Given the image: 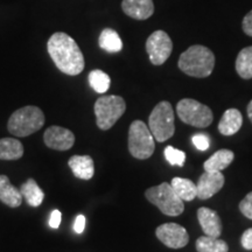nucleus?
<instances>
[{
  "instance_id": "obj_5",
  "label": "nucleus",
  "mask_w": 252,
  "mask_h": 252,
  "mask_svg": "<svg viewBox=\"0 0 252 252\" xmlns=\"http://www.w3.org/2000/svg\"><path fill=\"white\" fill-rule=\"evenodd\" d=\"M149 128L152 132L154 139L163 143L173 137L175 132L174 111L171 103H158L149 117Z\"/></svg>"
},
{
  "instance_id": "obj_11",
  "label": "nucleus",
  "mask_w": 252,
  "mask_h": 252,
  "mask_svg": "<svg viewBox=\"0 0 252 252\" xmlns=\"http://www.w3.org/2000/svg\"><path fill=\"white\" fill-rule=\"evenodd\" d=\"M46 146L56 151L70 150L75 144V135L70 130L61 126H50L43 134Z\"/></svg>"
},
{
  "instance_id": "obj_25",
  "label": "nucleus",
  "mask_w": 252,
  "mask_h": 252,
  "mask_svg": "<svg viewBox=\"0 0 252 252\" xmlns=\"http://www.w3.org/2000/svg\"><path fill=\"white\" fill-rule=\"evenodd\" d=\"M89 83L96 93L105 94L109 90L111 80H110V76L106 72L96 69V70H93L89 74Z\"/></svg>"
},
{
  "instance_id": "obj_31",
  "label": "nucleus",
  "mask_w": 252,
  "mask_h": 252,
  "mask_svg": "<svg viewBox=\"0 0 252 252\" xmlns=\"http://www.w3.org/2000/svg\"><path fill=\"white\" fill-rule=\"evenodd\" d=\"M84 229H86V217H84V215H77L74 222L75 232L80 235L84 231Z\"/></svg>"
},
{
  "instance_id": "obj_9",
  "label": "nucleus",
  "mask_w": 252,
  "mask_h": 252,
  "mask_svg": "<svg viewBox=\"0 0 252 252\" xmlns=\"http://www.w3.org/2000/svg\"><path fill=\"white\" fill-rule=\"evenodd\" d=\"M146 50L150 61L154 65H161L172 54L173 43L168 34L163 31H156L146 41Z\"/></svg>"
},
{
  "instance_id": "obj_20",
  "label": "nucleus",
  "mask_w": 252,
  "mask_h": 252,
  "mask_svg": "<svg viewBox=\"0 0 252 252\" xmlns=\"http://www.w3.org/2000/svg\"><path fill=\"white\" fill-rule=\"evenodd\" d=\"M24 156V146L14 138L0 139V160H18Z\"/></svg>"
},
{
  "instance_id": "obj_27",
  "label": "nucleus",
  "mask_w": 252,
  "mask_h": 252,
  "mask_svg": "<svg viewBox=\"0 0 252 252\" xmlns=\"http://www.w3.org/2000/svg\"><path fill=\"white\" fill-rule=\"evenodd\" d=\"M191 141H193L194 146L196 147L198 151H207L210 146V139L207 134L204 133H197L191 137Z\"/></svg>"
},
{
  "instance_id": "obj_28",
  "label": "nucleus",
  "mask_w": 252,
  "mask_h": 252,
  "mask_svg": "<svg viewBox=\"0 0 252 252\" xmlns=\"http://www.w3.org/2000/svg\"><path fill=\"white\" fill-rule=\"evenodd\" d=\"M239 210L245 217L249 220H252V191L249 193L243 200L239 203Z\"/></svg>"
},
{
  "instance_id": "obj_1",
  "label": "nucleus",
  "mask_w": 252,
  "mask_h": 252,
  "mask_svg": "<svg viewBox=\"0 0 252 252\" xmlns=\"http://www.w3.org/2000/svg\"><path fill=\"white\" fill-rule=\"evenodd\" d=\"M47 49L55 65L69 76H76L84 69V58L80 47L68 34H53L47 43Z\"/></svg>"
},
{
  "instance_id": "obj_16",
  "label": "nucleus",
  "mask_w": 252,
  "mask_h": 252,
  "mask_svg": "<svg viewBox=\"0 0 252 252\" xmlns=\"http://www.w3.org/2000/svg\"><path fill=\"white\" fill-rule=\"evenodd\" d=\"M23 198L20 189L11 184L8 176L0 175V201L11 208H18L23 203Z\"/></svg>"
},
{
  "instance_id": "obj_3",
  "label": "nucleus",
  "mask_w": 252,
  "mask_h": 252,
  "mask_svg": "<svg viewBox=\"0 0 252 252\" xmlns=\"http://www.w3.org/2000/svg\"><path fill=\"white\" fill-rule=\"evenodd\" d=\"M45 125V115L37 106L27 105L12 113L7 128L15 137H27L35 133Z\"/></svg>"
},
{
  "instance_id": "obj_4",
  "label": "nucleus",
  "mask_w": 252,
  "mask_h": 252,
  "mask_svg": "<svg viewBox=\"0 0 252 252\" xmlns=\"http://www.w3.org/2000/svg\"><path fill=\"white\" fill-rule=\"evenodd\" d=\"M145 196L167 216H179L185 210L184 201L176 195L171 184L167 182L149 188L145 193Z\"/></svg>"
},
{
  "instance_id": "obj_18",
  "label": "nucleus",
  "mask_w": 252,
  "mask_h": 252,
  "mask_svg": "<svg viewBox=\"0 0 252 252\" xmlns=\"http://www.w3.org/2000/svg\"><path fill=\"white\" fill-rule=\"evenodd\" d=\"M235 154L230 150H220L213 154L207 161L203 163V168L206 172H220L230 166L234 161Z\"/></svg>"
},
{
  "instance_id": "obj_14",
  "label": "nucleus",
  "mask_w": 252,
  "mask_h": 252,
  "mask_svg": "<svg viewBox=\"0 0 252 252\" xmlns=\"http://www.w3.org/2000/svg\"><path fill=\"white\" fill-rule=\"evenodd\" d=\"M122 8L128 17L146 20L154 13L153 0H123Z\"/></svg>"
},
{
  "instance_id": "obj_10",
  "label": "nucleus",
  "mask_w": 252,
  "mask_h": 252,
  "mask_svg": "<svg viewBox=\"0 0 252 252\" xmlns=\"http://www.w3.org/2000/svg\"><path fill=\"white\" fill-rule=\"evenodd\" d=\"M158 239L171 249L185 248L189 242V235L184 226L176 223H165L156 230Z\"/></svg>"
},
{
  "instance_id": "obj_8",
  "label": "nucleus",
  "mask_w": 252,
  "mask_h": 252,
  "mask_svg": "<svg viewBox=\"0 0 252 252\" xmlns=\"http://www.w3.org/2000/svg\"><path fill=\"white\" fill-rule=\"evenodd\" d=\"M179 118L185 124L195 126L198 128L208 127L213 123L214 116L210 108L195 99H181L176 105Z\"/></svg>"
},
{
  "instance_id": "obj_12",
  "label": "nucleus",
  "mask_w": 252,
  "mask_h": 252,
  "mask_svg": "<svg viewBox=\"0 0 252 252\" xmlns=\"http://www.w3.org/2000/svg\"><path fill=\"white\" fill-rule=\"evenodd\" d=\"M224 182V175L220 172H204L196 185L197 197L200 200H208L219 193Z\"/></svg>"
},
{
  "instance_id": "obj_24",
  "label": "nucleus",
  "mask_w": 252,
  "mask_h": 252,
  "mask_svg": "<svg viewBox=\"0 0 252 252\" xmlns=\"http://www.w3.org/2000/svg\"><path fill=\"white\" fill-rule=\"evenodd\" d=\"M196 250L198 252H228L229 247L222 239L216 237H210V236H202L197 238L195 243Z\"/></svg>"
},
{
  "instance_id": "obj_29",
  "label": "nucleus",
  "mask_w": 252,
  "mask_h": 252,
  "mask_svg": "<svg viewBox=\"0 0 252 252\" xmlns=\"http://www.w3.org/2000/svg\"><path fill=\"white\" fill-rule=\"evenodd\" d=\"M61 220H62L61 212H60V210H58V209L53 210L52 214H50V217H49V220H48L50 228L58 229L60 224H61Z\"/></svg>"
},
{
  "instance_id": "obj_17",
  "label": "nucleus",
  "mask_w": 252,
  "mask_h": 252,
  "mask_svg": "<svg viewBox=\"0 0 252 252\" xmlns=\"http://www.w3.org/2000/svg\"><path fill=\"white\" fill-rule=\"evenodd\" d=\"M243 124L242 113L237 109H228L219 123V131L223 135H232L241 130Z\"/></svg>"
},
{
  "instance_id": "obj_6",
  "label": "nucleus",
  "mask_w": 252,
  "mask_h": 252,
  "mask_svg": "<svg viewBox=\"0 0 252 252\" xmlns=\"http://www.w3.org/2000/svg\"><path fill=\"white\" fill-rule=\"evenodd\" d=\"M94 115H96L97 126L100 130H109L116 122L124 115L126 103L124 98L116 94L102 96L94 103Z\"/></svg>"
},
{
  "instance_id": "obj_32",
  "label": "nucleus",
  "mask_w": 252,
  "mask_h": 252,
  "mask_svg": "<svg viewBox=\"0 0 252 252\" xmlns=\"http://www.w3.org/2000/svg\"><path fill=\"white\" fill-rule=\"evenodd\" d=\"M243 31L249 36H252V11L249 12L243 19Z\"/></svg>"
},
{
  "instance_id": "obj_19",
  "label": "nucleus",
  "mask_w": 252,
  "mask_h": 252,
  "mask_svg": "<svg viewBox=\"0 0 252 252\" xmlns=\"http://www.w3.org/2000/svg\"><path fill=\"white\" fill-rule=\"evenodd\" d=\"M20 193L26 200L28 206L34 208L41 206V203L43 202V198H45V193L34 179H28L26 182L21 185Z\"/></svg>"
},
{
  "instance_id": "obj_7",
  "label": "nucleus",
  "mask_w": 252,
  "mask_h": 252,
  "mask_svg": "<svg viewBox=\"0 0 252 252\" xmlns=\"http://www.w3.org/2000/svg\"><path fill=\"white\" fill-rule=\"evenodd\" d=\"M154 149V137L149 126L141 121H134L128 128V151L131 156L139 160L149 159Z\"/></svg>"
},
{
  "instance_id": "obj_23",
  "label": "nucleus",
  "mask_w": 252,
  "mask_h": 252,
  "mask_svg": "<svg viewBox=\"0 0 252 252\" xmlns=\"http://www.w3.org/2000/svg\"><path fill=\"white\" fill-rule=\"evenodd\" d=\"M236 70L244 80L252 78V46L247 47L239 52L236 60Z\"/></svg>"
},
{
  "instance_id": "obj_33",
  "label": "nucleus",
  "mask_w": 252,
  "mask_h": 252,
  "mask_svg": "<svg viewBox=\"0 0 252 252\" xmlns=\"http://www.w3.org/2000/svg\"><path fill=\"white\" fill-rule=\"evenodd\" d=\"M248 116H249V118H250V121L252 123V100L250 103H249V105H248Z\"/></svg>"
},
{
  "instance_id": "obj_13",
  "label": "nucleus",
  "mask_w": 252,
  "mask_h": 252,
  "mask_svg": "<svg viewBox=\"0 0 252 252\" xmlns=\"http://www.w3.org/2000/svg\"><path fill=\"white\" fill-rule=\"evenodd\" d=\"M197 220L206 236L219 238L222 234V220L215 210L207 207L200 208L197 210Z\"/></svg>"
},
{
  "instance_id": "obj_22",
  "label": "nucleus",
  "mask_w": 252,
  "mask_h": 252,
  "mask_svg": "<svg viewBox=\"0 0 252 252\" xmlns=\"http://www.w3.org/2000/svg\"><path fill=\"white\" fill-rule=\"evenodd\" d=\"M99 47L108 53H118L123 49V41L117 32L105 28L99 35Z\"/></svg>"
},
{
  "instance_id": "obj_30",
  "label": "nucleus",
  "mask_w": 252,
  "mask_h": 252,
  "mask_svg": "<svg viewBox=\"0 0 252 252\" xmlns=\"http://www.w3.org/2000/svg\"><path fill=\"white\" fill-rule=\"evenodd\" d=\"M241 243L245 250H252V228L247 229L242 235Z\"/></svg>"
},
{
  "instance_id": "obj_2",
  "label": "nucleus",
  "mask_w": 252,
  "mask_h": 252,
  "mask_svg": "<svg viewBox=\"0 0 252 252\" xmlns=\"http://www.w3.org/2000/svg\"><path fill=\"white\" fill-rule=\"evenodd\" d=\"M215 67V55L209 48L195 45L184 52L179 60V68L191 77L203 78L212 74Z\"/></svg>"
},
{
  "instance_id": "obj_15",
  "label": "nucleus",
  "mask_w": 252,
  "mask_h": 252,
  "mask_svg": "<svg viewBox=\"0 0 252 252\" xmlns=\"http://www.w3.org/2000/svg\"><path fill=\"white\" fill-rule=\"evenodd\" d=\"M68 165L74 175L81 180H90L94 175V160L90 156H74L69 159Z\"/></svg>"
},
{
  "instance_id": "obj_26",
  "label": "nucleus",
  "mask_w": 252,
  "mask_h": 252,
  "mask_svg": "<svg viewBox=\"0 0 252 252\" xmlns=\"http://www.w3.org/2000/svg\"><path fill=\"white\" fill-rule=\"evenodd\" d=\"M165 158L169 165L184 167L186 161V153L184 151L175 149L173 146H167L165 149Z\"/></svg>"
},
{
  "instance_id": "obj_21",
  "label": "nucleus",
  "mask_w": 252,
  "mask_h": 252,
  "mask_svg": "<svg viewBox=\"0 0 252 252\" xmlns=\"http://www.w3.org/2000/svg\"><path fill=\"white\" fill-rule=\"evenodd\" d=\"M171 186L174 189V191L182 201H193L195 197H197V189L196 185L189 179H184L176 176L171 182Z\"/></svg>"
}]
</instances>
